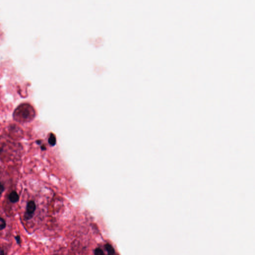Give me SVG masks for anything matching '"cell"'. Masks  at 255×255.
Instances as JSON below:
<instances>
[{
    "instance_id": "obj_1",
    "label": "cell",
    "mask_w": 255,
    "mask_h": 255,
    "mask_svg": "<svg viewBox=\"0 0 255 255\" xmlns=\"http://www.w3.org/2000/svg\"><path fill=\"white\" fill-rule=\"evenodd\" d=\"M34 111L31 105L28 104H23L16 109L14 113L15 116L17 118L28 119L34 116Z\"/></svg>"
},
{
    "instance_id": "obj_2",
    "label": "cell",
    "mask_w": 255,
    "mask_h": 255,
    "mask_svg": "<svg viewBox=\"0 0 255 255\" xmlns=\"http://www.w3.org/2000/svg\"><path fill=\"white\" fill-rule=\"evenodd\" d=\"M36 209V203L34 201L31 200L28 202L26 205V210L24 215L26 219L29 220L32 217V215L35 211Z\"/></svg>"
},
{
    "instance_id": "obj_3",
    "label": "cell",
    "mask_w": 255,
    "mask_h": 255,
    "mask_svg": "<svg viewBox=\"0 0 255 255\" xmlns=\"http://www.w3.org/2000/svg\"><path fill=\"white\" fill-rule=\"evenodd\" d=\"M9 198L12 203H16L19 200V195L17 192L13 191L9 194Z\"/></svg>"
},
{
    "instance_id": "obj_4",
    "label": "cell",
    "mask_w": 255,
    "mask_h": 255,
    "mask_svg": "<svg viewBox=\"0 0 255 255\" xmlns=\"http://www.w3.org/2000/svg\"><path fill=\"white\" fill-rule=\"evenodd\" d=\"M105 249L107 250L109 255H114L115 254V250L113 247L109 244H107L105 245Z\"/></svg>"
},
{
    "instance_id": "obj_5",
    "label": "cell",
    "mask_w": 255,
    "mask_h": 255,
    "mask_svg": "<svg viewBox=\"0 0 255 255\" xmlns=\"http://www.w3.org/2000/svg\"><path fill=\"white\" fill-rule=\"evenodd\" d=\"M48 142L51 146H54L56 143V136L53 134H51L50 135V138H48Z\"/></svg>"
},
{
    "instance_id": "obj_6",
    "label": "cell",
    "mask_w": 255,
    "mask_h": 255,
    "mask_svg": "<svg viewBox=\"0 0 255 255\" xmlns=\"http://www.w3.org/2000/svg\"><path fill=\"white\" fill-rule=\"evenodd\" d=\"M6 223L5 220L2 218L0 217V230L4 229L6 227Z\"/></svg>"
},
{
    "instance_id": "obj_7",
    "label": "cell",
    "mask_w": 255,
    "mask_h": 255,
    "mask_svg": "<svg viewBox=\"0 0 255 255\" xmlns=\"http://www.w3.org/2000/svg\"><path fill=\"white\" fill-rule=\"evenodd\" d=\"M94 254H95V255H104L102 250H101L100 248L96 249L94 251Z\"/></svg>"
},
{
    "instance_id": "obj_8",
    "label": "cell",
    "mask_w": 255,
    "mask_h": 255,
    "mask_svg": "<svg viewBox=\"0 0 255 255\" xmlns=\"http://www.w3.org/2000/svg\"><path fill=\"white\" fill-rule=\"evenodd\" d=\"M4 190H5V187H4V185L2 183H0V195L2 194V193L4 192Z\"/></svg>"
},
{
    "instance_id": "obj_9",
    "label": "cell",
    "mask_w": 255,
    "mask_h": 255,
    "mask_svg": "<svg viewBox=\"0 0 255 255\" xmlns=\"http://www.w3.org/2000/svg\"><path fill=\"white\" fill-rule=\"evenodd\" d=\"M15 239H16V241H17L18 244H21V238H20L19 236H16V237H15Z\"/></svg>"
},
{
    "instance_id": "obj_10",
    "label": "cell",
    "mask_w": 255,
    "mask_h": 255,
    "mask_svg": "<svg viewBox=\"0 0 255 255\" xmlns=\"http://www.w3.org/2000/svg\"><path fill=\"white\" fill-rule=\"evenodd\" d=\"M0 255H4V250L1 247H0Z\"/></svg>"
},
{
    "instance_id": "obj_11",
    "label": "cell",
    "mask_w": 255,
    "mask_h": 255,
    "mask_svg": "<svg viewBox=\"0 0 255 255\" xmlns=\"http://www.w3.org/2000/svg\"><path fill=\"white\" fill-rule=\"evenodd\" d=\"M41 149H42V150H46V147L44 146V145H42V146H41Z\"/></svg>"
},
{
    "instance_id": "obj_12",
    "label": "cell",
    "mask_w": 255,
    "mask_h": 255,
    "mask_svg": "<svg viewBox=\"0 0 255 255\" xmlns=\"http://www.w3.org/2000/svg\"><path fill=\"white\" fill-rule=\"evenodd\" d=\"M36 143H37L38 144H40L41 143V142H40V140H37V141H36Z\"/></svg>"
}]
</instances>
